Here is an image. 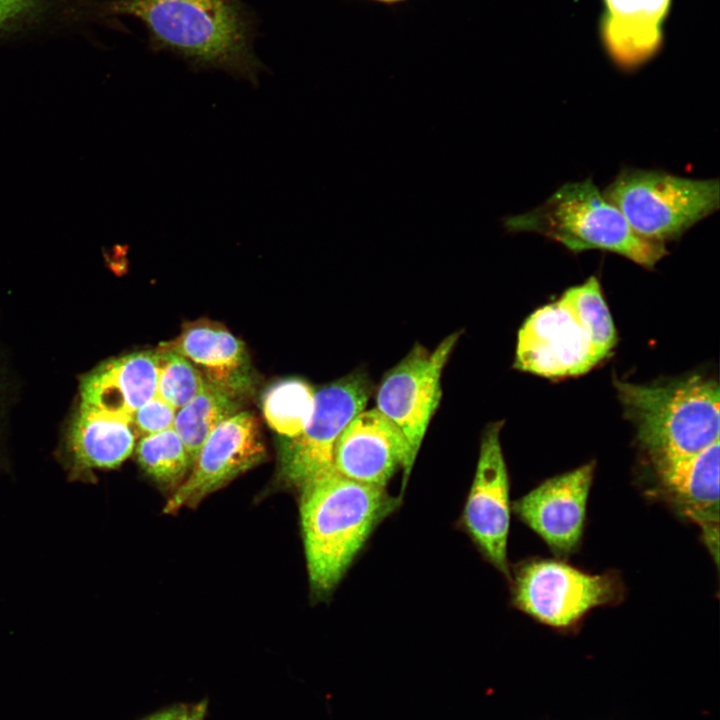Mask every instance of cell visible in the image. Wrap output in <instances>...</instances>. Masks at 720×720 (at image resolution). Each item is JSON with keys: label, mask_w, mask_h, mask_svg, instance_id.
Masks as SVG:
<instances>
[{"label": "cell", "mask_w": 720, "mask_h": 720, "mask_svg": "<svg viewBox=\"0 0 720 720\" xmlns=\"http://www.w3.org/2000/svg\"><path fill=\"white\" fill-rule=\"evenodd\" d=\"M102 10L139 20L152 52L172 54L194 72L222 71L256 86L266 71L254 50L257 17L243 0H111Z\"/></svg>", "instance_id": "cell-1"}, {"label": "cell", "mask_w": 720, "mask_h": 720, "mask_svg": "<svg viewBox=\"0 0 720 720\" xmlns=\"http://www.w3.org/2000/svg\"><path fill=\"white\" fill-rule=\"evenodd\" d=\"M300 515L314 591H330L373 529L398 505L385 488L357 482L334 468L302 489Z\"/></svg>", "instance_id": "cell-2"}, {"label": "cell", "mask_w": 720, "mask_h": 720, "mask_svg": "<svg viewBox=\"0 0 720 720\" xmlns=\"http://www.w3.org/2000/svg\"><path fill=\"white\" fill-rule=\"evenodd\" d=\"M615 387L651 465L719 442L720 396L714 380L692 376L653 385L617 381Z\"/></svg>", "instance_id": "cell-3"}, {"label": "cell", "mask_w": 720, "mask_h": 720, "mask_svg": "<svg viewBox=\"0 0 720 720\" xmlns=\"http://www.w3.org/2000/svg\"><path fill=\"white\" fill-rule=\"evenodd\" d=\"M502 226L543 235L574 253L610 251L647 269L668 254L665 244L637 235L590 178L563 184L537 208L503 217Z\"/></svg>", "instance_id": "cell-4"}, {"label": "cell", "mask_w": 720, "mask_h": 720, "mask_svg": "<svg viewBox=\"0 0 720 720\" xmlns=\"http://www.w3.org/2000/svg\"><path fill=\"white\" fill-rule=\"evenodd\" d=\"M603 196L642 238L665 244L719 209V179H694L662 170L624 168Z\"/></svg>", "instance_id": "cell-5"}, {"label": "cell", "mask_w": 720, "mask_h": 720, "mask_svg": "<svg viewBox=\"0 0 720 720\" xmlns=\"http://www.w3.org/2000/svg\"><path fill=\"white\" fill-rule=\"evenodd\" d=\"M624 586L614 573L589 574L563 561L531 559L516 570L514 605L540 624L574 631L594 608L615 605Z\"/></svg>", "instance_id": "cell-6"}, {"label": "cell", "mask_w": 720, "mask_h": 720, "mask_svg": "<svg viewBox=\"0 0 720 720\" xmlns=\"http://www.w3.org/2000/svg\"><path fill=\"white\" fill-rule=\"evenodd\" d=\"M370 391L367 376L360 372L315 391L307 426L295 437H280L281 473L289 483L302 489L334 468L335 444L347 424L366 408Z\"/></svg>", "instance_id": "cell-7"}, {"label": "cell", "mask_w": 720, "mask_h": 720, "mask_svg": "<svg viewBox=\"0 0 720 720\" xmlns=\"http://www.w3.org/2000/svg\"><path fill=\"white\" fill-rule=\"evenodd\" d=\"M460 332L446 336L432 351L414 347L382 378L376 409L405 436L415 460L441 401V376Z\"/></svg>", "instance_id": "cell-8"}, {"label": "cell", "mask_w": 720, "mask_h": 720, "mask_svg": "<svg viewBox=\"0 0 720 720\" xmlns=\"http://www.w3.org/2000/svg\"><path fill=\"white\" fill-rule=\"evenodd\" d=\"M607 356L561 296L534 311L518 332L514 367L548 378L578 376Z\"/></svg>", "instance_id": "cell-9"}, {"label": "cell", "mask_w": 720, "mask_h": 720, "mask_svg": "<svg viewBox=\"0 0 720 720\" xmlns=\"http://www.w3.org/2000/svg\"><path fill=\"white\" fill-rule=\"evenodd\" d=\"M266 455L257 419L247 411L237 412L209 435L190 474L174 490L164 512L192 508L235 477L263 461Z\"/></svg>", "instance_id": "cell-10"}, {"label": "cell", "mask_w": 720, "mask_h": 720, "mask_svg": "<svg viewBox=\"0 0 720 720\" xmlns=\"http://www.w3.org/2000/svg\"><path fill=\"white\" fill-rule=\"evenodd\" d=\"M502 425V422L492 423L482 435L463 521L486 559L508 577L507 543L511 506L508 471L500 442Z\"/></svg>", "instance_id": "cell-11"}, {"label": "cell", "mask_w": 720, "mask_h": 720, "mask_svg": "<svg viewBox=\"0 0 720 720\" xmlns=\"http://www.w3.org/2000/svg\"><path fill=\"white\" fill-rule=\"evenodd\" d=\"M593 463L546 479L516 500L513 510L558 557L578 548L594 477Z\"/></svg>", "instance_id": "cell-12"}, {"label": "cell", "mask_w": 720, "mask_h": 720, "mask_svg": "<svg viewBox=\"0 0 720 720\" xmlns=\"http://www.w3.org/2000/svg\"><path fill=\"white\" fill-rule=\"evenodd\" d=\"M719 442L699 453L652 464L654 494L700 528L705 546L718 563Z\"/></svg>", "instance_id": "cell-13"}, {"label": "cell", "mask_w": 720, "mask_h": 720, "mask_svg": "<svg viewBox=\"0 0 720 720\" xmlns=\"http://www.w3.org/2000/svg\"><path fill=\"white\" fill-rule=\"evenodd\" d=\"M414 462L403 433L376 408H365L347 424L333 453L339 474L382 488L399 468L406 481Z\"/></svg>", "instance_id": "cell-14"}, {"label": "cell", "mask_w": 720, "mask_h": 720, "mask_svg": "<svg viewBox=\"0 0 720 720\" xmlns=\"http://www.w3.org/2000/svg\"><path fill=\"white\" fill-rule=\"evenodd\" d=\"M672 0H602L599 38L607 56L630 72L653 59L665 40Z\"/></svg>", "instance_id": "cell-15"}, {"label": "cell", "mask_w": 720, "mask_h": 720, "mask_svg": "<svg viewBox=\"0 0 720 720\" xmlns=\"http://www.w3.org/2000/svg\"><path fill=\"white\" fill-rule=\"evenodd\" d=\"M158 349L176 352L192 362L207 382L238 400L249 395L255 374L245 344L219 323L198 320Z\"/></svg>", "instance_id": "cell-16"}, {"label": "cell", "mask_w": 720, "mask_h": 720, "mask_svg": "<svg viewBox=\"0 0 720 720\" xmlns=\"http://www.w3.org/2000/svg\"><path fill=\"white\" fill-rule=\"evenodd\" d=\"M154 351H140L102 363L80 384V407L131 422L134 412L156 394Z\"/></svg>", "instance_id": "cell-17"}, {"label": "cell", "mask_w": 720, "mask_h": 720, "mask_svg": "<svg viewBox=\"0 0 720 720\" xmlns=\"http://www.w3.org/2000/svg\"><path fill=\"white\" fill-rule=\"evenodd\" d=\"M135 439L130 421L79 406L67 437L72 471L119 466L131 455Z\"/></svg>", "instance_id": "cell-18"}, {"label": "cell", "mask_w": 720, "mask_h": 720, "mask_svg": "<svg viewBox=\"0 0 720 720\" xmlns=\"http://www.w3.org/2000/svg\"><path fill=\"white\" fill-rule=\"evenodd\" d=\"M237 412L238 400L207 381L197 396L177 410L173 429L184 444L191 464L212 431Z\"/></svg>", "instance_id": "cell-19"}, {"label": "cell", "mask_w": 720, "mask_h": 720, "mask_svg": "<svg viewBox=\"0 0 720 720\" xmlns=\"http://www.w3.org/2000/svg\"><path fill=\"white\" fill-rule=\"evenodd\" d=\"M314 395L312 386L300 378L272 384L262 397V411L268 425L282 438L295 437L311 419Z\"/></svg>", "instance_id": "cell-20"}, {"label": "cell", "mask_w": 720, "mask_h": 720, "mask_svg": "<svg viewBox=\"0 0 720 720\" xmlns=\"http://www.w3.org/2000/svg\"><path fill=\"white\" fill-rule=\"evenodd\" d=\"M142 469L163 486L176 488L192 464L184 444L173 428L143 436L136 447Z\"/></svg>", "instance_id": "cell-21"}, {"label": "cell", "mask_w": 720, "mask_h": 720, "mask_svg": "<svg viewBox=\"0 0 720 720\" xmlns=\"http://www.w3.org/2000/svg\"><path fill=\"white\" fill-rule=\"evenodd\" d=\"M154 353L157 367L155 395L179 410L202 391L206 380L184 356L162 349Z\"/></svg>", "instance_id": "cell-22"}, {"label": "cell", "mask_w": 720, "mask_h": 720, "mask_svg": "<svg viewBox=\"0 0 720 720\" xmlns=\"http://www.w3.org/2000/svg\"><path fill=\"white\" fill-rule=\"evenodd\" d=\"M562 296L588 327L598 348L608 356L616 344V331L598 279L591 276Z\"/></svg>", "instance_id": "cell-23"}, {"label": "cell", "mask_w": 720, "mask_h": 720, "mask_svg": "<svg viewBox=\"0 0 720 720\" xmlns=\"http://www.w3.org/2000/svg\"><path fill=\"white\" fill-rule=\"evenodd\" d=\"M177 410L156 395L138 408L131 418L136 436H147L173 428Z\"/></svg>", "instance_id": "cell-24"}, {"label": "cell", "mask_w": 720, "mask_h": 720, "mask_svg": "<svg viewBox=\"0 0 720 720\" xmlns=\"http://www.w3.org/2000/svg\"><path fill=\"white\" fill-rule=\"evenodd\" d=\"M48 0H0V35L40 15Z\"/></svg>", "instance_id": "cell-25"}, {"label": "cell", "mask_w": 720, "mask_h": 720, "mask_svg": "<svg viewBox=\"0 0 720 720\" xmlns=\"http://www.w3.org/2000/svg\"><path fill=\"white\" fill-rule=\"evenodd\" d=\"M207 706L206 699L196 703H179L152 713L141 720H204Z\"/></svg>", "instance_id": "cell-26"}, {"label": "cell", "mask_w": 720, "mask_h": 720, "mask_svg": "<svg viewBox=\"0 0 720 720\" xmlns=\"http://www.w3.org/2000/svg\"><path fill=\"white\" fill-rule=\"evenodd\" d=\"M372 1L381 2V3H385V4H394V3L402 2L405 0H372Z\"/></svg>", "instance_id": "cell-27"}]
</instances>
